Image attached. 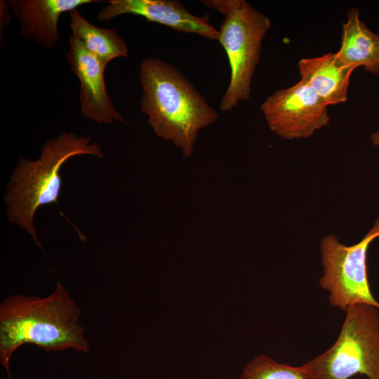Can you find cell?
<instances>
[{
	"instance_id": "cell-1",
	"label": "cell",
	"mask_w": 379,
	"mask_h": 379,
	"mask_svg": "<svg viewBox=\"0 0 379 379\" xmlns=\"http://www.w3.org/2000/svg\"><path fill=\"white\" fill-rule=\"evenodd\" d=\"M82 310L62 283L46 297L15 294L0 305V364L9 379L10 361L21 346L32 344L46 352L73 350L88 354L89 343L79 323Z\"/></svg>"
},
{
	"instance_id": "cell-2",
	"label": "cell",
	"mask_w": 379,
	"mask_h": 379,
	"mask_svg": "<svg viewBox=\"0 0 379 379\" xmlns=\"http://www.w3.org/2000/svg\"><path fill=\"white\" fill-rule=\"evenodd\" d=\"M140 107L154 133L192 154L199 131L215 122L217 112L173 65L146 58L140 65Z\"/></svg>"
},
{
	"instance_id": "cell-3",
	"label": "cell",
	"mask_w": 379,
	"mask_h": 379,
	"mask_svg": "<svg viewBox=\"0 0 379 379\" xmlns=\"http://www.w3.org/2000/svg\"><path fill=\"white\" fill-rule=\"evenodd\" d=\"M93 155L102 158L101 147L90 137L65 131L47 140L36 160L20 157L4 197L9 221L25 230L43 249L34 225V217L42 206L57 203L61 190L60 169L70 158Z\"/></svg>"
},
{
	"instance_id": "cell-4",
	"label": "cell",
	"mask_w": 379,
	"mask_h": 379,
	"mask_svg": "<svg viewBox=\"0 0 379 379\" xmlns=\"http://www.w3.org/2000/svg\"><path fill=\"white\" fill-rule=\"evenodd\" d=\"M225 19L218 41L230 66V79L220 109L229 112L242 100H249L251 83L259 62L263 39L271 27L270 19L245 0L201 1Z\"/></svg>"
},
{
	"instance_id": "cell-5",
	"label": "cell",
	"mask_w": 379,
	"mask_h": 379,
	"mask_svg": "<svg viewBox=\"0 0 379 379\" xmlns=\"http://www.w3.org/2000/svg\"><path fill=\"white\" fill-rule=\"evenodd\" d=\"M340 334L325 352L299 367L307 379H379V309L355 304L346 310Z\"/></svg>"
},
{
	"instance_id": "cell-6",
	"label": "cell",
	"mask_w": 379,
	"mask_h": 379,
	"mask_svg": "<svg viewBox=\"0 0 379 379\" xmlns=\"http://www.w3.org/2000/svg\"><path fill=\"white\" fill-rule=\"evenodd\" d=\"M379 237V218L358 243L346 246L334 235L321 241L323 274L319 283L328 293L333 307L342 310L355 304H368L379 309L371 293L366 272V253L369 244Z\"/></svg>"
},
{
	"instance_id": "cell-7",
	"label": "cell",
	"mask_w": 379,
	"mask_h": 379,
	"mask_svg": "<svg viewBox=\"0 0 379 379\" xmlns=\"http://www.w3.org/2000/svg\"><path fill=\"white\" fill-rule=\"evenodd\" d=\"M260 109L270 130L288 140L310 138L331 121L327 106L302 79L274 91Z\"/></svg>"
},
{
	"instance_id": "cell-8",
	"label": "cell",
	"mask_w": 379,
	"mask_h": 379,
	"mask_svg": "<svg viewBox=\"0 0 379 379\" xmlns=\"http://www.w3.org/2000/svg\"><path fill=\"white\" fill-rule=\"evenodd\" d=\"M66 58L80 83L81 115L98 124L126 123L111 101L106 89V64L91 53L72 34Z\"/></svg>"
},
{
	"instance_id": "cell-9",
	"label": "cell",
	"mask_w": 379,
	"mask_h": 379,
	"mask_svg": "<svg viewBox=\"0 0 379 379\" xmlns=\"http://www.w3.org/2000/svg\"><path fill=\"white\" fill-rule=\"evenodd\" d=\"M97 13L100 22H107L124 14L143 17L173 29L199 34L210 40H218L219 32L206 16H197L188 11L183 4L175 0H111Z\"/></svg>"
},
{
	"instance_id": "cell-10",
	"label": "cell",
	"mask_w": 379,
	"mask_h": 379,
	"mask_svg": "<svg viewBox=\"0 0 379 379\" xmlns=\"http://www.w3.org/2000/svg\"><path fill=\"white\" fill-rule=\"evenodd\" d=\"M13 14L20 25L23 38L46 50L56 46L60 40L58 21L65 12L78 7L100 3L97 0H8Z\"/></svg>"
},
{
	"instance_id": "cell-11",
	"label": "cell",
	"mask_w": 379,
	"mask_h": 379,
	"mask_svg": "<svg viewBox=\"0 0 379 379\" xmlns=\"http://www.w3.org/2000/svg\"><path fill=\"white\" fill-rule=\"evenodd\" d=\"M297 66L300 79L310 85L327 107L347 101L350 77L356 69L340 62L336 53L302 58Z\"/></svg>"
},
{
	"instance_id": "cell-12",
	"label": "cell",
	"mask_w": 379,
	"mask_h": 379,
	"mask_svg": "<svg viewBox=\"0 0 379 379\" xmlns=\"http://www.w3.org/2000/svg\"><path fill=\"white\" fill-rule=\"evenodd\" d=\"M360 11L351 8L343 23L340 46L336 55L344 65L379 75V34L368 28L359 18Z\"/></svg>"
},
{
	"instance_id": "cell-13",
	"label": "cell",
	"mask_w": 379,
	"mask_h": 379,
	"mask_svg": "<svg viewBox=\"0 0 379 379\" xmlns=\"http://www.w3.org/2000/svg\"><path fill=\"white\" fill-rule=\"evenodd\" d=\"M72 35L93 55L106 65L114 59L127 57L128 49L115 29L96 27L76 8L69 13Z\"/></svg>"
},
{
	"instance_id": "cell-14",
	"label": "cell",
	"mask_w": 379,
	"mask_h": 379,
	"mask_svg": "<svg viewBox=\"0 0 379 379\" xmlns=\"http://www.w3.org/2000/svg\"><path fill=\"white\" fill-rule=\"evenodd\" d=\"M241 379H307L298 366L277 362L265 354L255 356L244 366Z\"/></svg>"
},
{
	"instance_id": "cell-15",
	"label": "cell",
	"mask_w": 379,
	"mask_h": 379,
	"mask_svg": "<svg viewBox=\"0 0 379 379\" xmlns=\"http://www.w3.org/2000/svg\"><path fill=\"white\" fill-rule=\"evenodd\" d=\"M10 6L8 1H0V13H1V23H0V31H1V37H2V32L4 31L5 28L8 26L11 20V14L9 13Z\"/></svg>"
},
{
	"instance_id": "cell-16",
	"label": "cell",
	"mask_w": 379,
	"mask_h": 379,
	"mask_svg": "<svg viewBox=\"0 0 379 379\" xmlns=\"http://www.w3.org/2000/svg\"><path fill=\"white\" fill-rule=\"evenodd\" d=\"M371 140L373 145L379 146V130L371 135Z\"/></svg>"
},
{
	"instance_id": "cell-17",
	"label": "cell",
	"mask_w": 379,
	"mask_h": 379,
	"mask_svg": "<svg viewBox=\"0 0 379 379\" xmlns=\"http://www.w3.org/2000/svg\"><path fill=\"white\" fill-rule=\"evenodd\" d=\"M221 379H227V378H221Z\"/></svg>"
}]
</instances>
